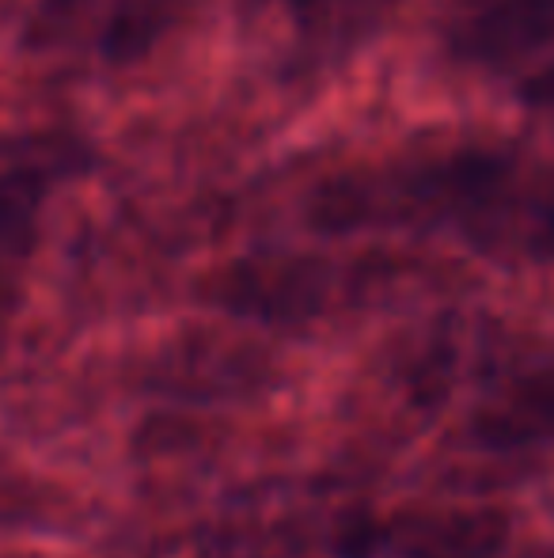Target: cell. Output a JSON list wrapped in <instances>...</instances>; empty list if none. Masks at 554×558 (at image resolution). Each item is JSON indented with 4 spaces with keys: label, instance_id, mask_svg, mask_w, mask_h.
Returning <instances> with one entry per match:
<instances>
[{
    "label": "cell",
    "instance_id": "277c9868",
    "mask_svg": "<svg viewBox=\"0 0 554 558\" xmlns=\"http://www.w3.org/2000/svg\"><path fill=\"white\" fill-rule=\"evenodd\" d=\"M525 104L535 114H543L547 122H554V65L535 73L532 81H525Z\"/></svg>",
    "mask_w": 554,
    "mask_h": 558
},
{
    "label": "cell",
    "instance_id": "6da1fadb",
    "mask_svg": "<svg viewBox=\"0 0 554 558\" xmlns=\"http://www.w3.org/2000/svg\"><path fill=\"white\" fill-rule=\"evenodd\" d=\"M387 171L377 194H403L407 209L444 214L475 235L494 232L554 255V168H535L502 148H452Z\"/></svg>",
    "mask_w": 554,
    "mask_h": 558
},
{
    "label": "cell",
    "instance_id": "3957f363",
    "mask_svg": "<svg viewBox=\"0 0 554 558\" xmlns=\"http://www.w3.org/2000/svg\"><path fill=\"white\" fill-rule=\"evenodd\" d=\"M267 12H278L304 43H346L372 27L384 0H255Z\"/></svg>",
    "mask_w": 554,
    "mask_h": 558
},
{
    "label": "cell",
    "instance_id": "7a4b0ae2",
    "mask_svg": "<svg viewBox=\"0 0 554 558\" xmlns=\"http://www.w3.org/2000/svg\"><path fill=\"white\" fill-rule=\"evenodd\" d=\"M444 43L467 65H517L554 43V0H452Z\"/></svg>",
    "mask_w": 554,
    "mask_h": 558
}]
</instances>
